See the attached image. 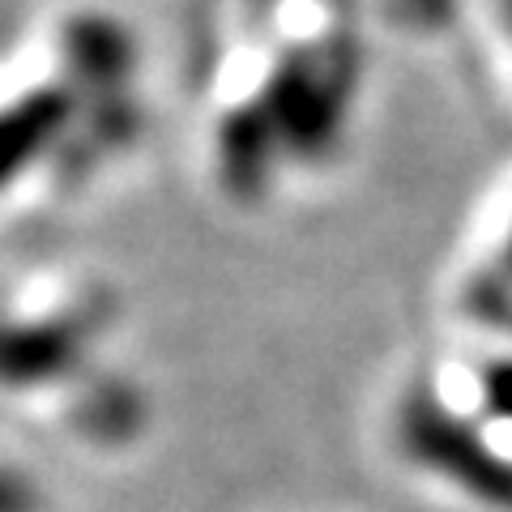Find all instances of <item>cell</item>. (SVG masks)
I'll return each instance as SVG.
<instances>
[{
  "mask_svg": "<svg viewBox=\"0 0 512 512\" xmlns=\"http://www.w3.org/2000/svg\"><path fill=\"white\" fill-rule=\"evenodd\" d=\"M500 5V18H504V26H508V35H512V0H495Z\"/></svg>",
  "mask_w": 512,
  "mask_h": 512,
  "instance_id": "cell-11",
  "label": "cell"
},
{
  "mask_svg": "<svg viewBox=\"0 0 512 512\" xmlns=\"http://www.w3.org/2000/svg\"><path fill=\"white\" fill-rule=\"evenodd\" d=\"M474 389H478V402H483L487 419L512 427V355H495L478 367Z\"/></svg>",
  "mask_w": 512,
  "mask_h": 512,
  "instance_id": "cell-8",
  "label": "cell"
},
{
  "mask_svg": "<svg viewBox=\"0 0 512 512\" xmlns=\"http://www.w3.org/2000/svg\"><path fill=\"white\" fill-rule=\"evenodd\" d=\"M0 512H30V487L13 474H0Z\"/></svg>",
  "mask_w": 512,
  "mask_h": 512,
  "instance_id": "cell-9",
  "label": "cell"
},
{
  "mask_svg": "<svg viewBox=\"0 0 512 512\" xmlns=\"http://www.w3.org/2000/svg\"><path fill=\"white\" fill-rule=\"evenodd\" d=\"M495 261H500L508 274H512V222H508V235H504V248H500V256H495Z\"/></svg>",
  "mask_w": 512,
  "mask_h": 512,
  "instance_id": "cell-10",
  "label": "cell"
},
{
  "mask_svg": "<svg viewBox=\"0 0 512 512\" xmlns=\"http://www.w3.org/2000/svg\"><path fill=\"white\" fill-rule=\"evenodd\" d=\"M94 325L82 312L9 316L0 320V384L5 389H47L77 380L90 359Z\"/></svg>",
  "mask_w": 512,
  "mask_h": 512,
  "instance_id": "cell-5",
  "label": "cell"
},
{
  "mask_svg": "<svg viewBox=\"0 0 512 512\" xmlns=\"http://www.w3.org/2000/svg\"><path fill=\"white\" fill-rule=\"evenodd\" d=\"M363 86V47L355 30L333 26L325 35L295 39L269 64L256 94L274 111L291 163H329L342 150Z\"/></svg>",
  "mask_w": 512,
  "mask_h": 512,
  "instance_id": "cell-1",
  "label": "cell"
},
{
  "mask_svg": "<svg viewBox=\"0 0 512 512\" xmlns=\"http://www.w3.org/2000/svg\"><path fill=\"white\" fill-rule=\"evenodd\" d=\"M461 303H466L470 320H478L483 329L512 338V274L500 261H487L483 269H474Z\"/></svg>",
  "mask_w": 512,
  "mask_h": 512,
  "instance_id": "cell-7",
  "label": "cell"
},
{
  "mask_svg": "<svg viewBox=\"0 0 512 512\" xmlns=\"http://www.w3.org/2000/svg\"><path fill=\"white\" fill-rule=\"evenodd\" d=\"M286 163H291V154H286L278 120L261 94L252 90L248 99L222 111L214 128V175L235 205H261L274 192Z\"/></svg>",
  "mask_w": 512,
  "mask_h": 512,
  "instance_id": "cell-6",
  "label": "cell"
},
{
  "mask_svg": "<svg viewBox=\"0 0 512 512\" xmlns=\"http://www.w3.org/2000/svg\"><path fill=\"white\" fill-rule=\"evenodd\" d=\"M77 120H82V99L64 77L26 86L0 103V197L18 188L35 167L64 154Z\"/></svg>",
  "mask_w": 512,
  "mask_h": 512,
  "instance_id": "cell-4",
  "label": "cell"
},
{
  "mask_svg": "<svg viewBox=\"0 0 512 512\" xmlns=\"http://www.w3.org/2000/svg\"><path fill=\"white\" fill-rule=\"evenodd\" d=\"M393 431L419 470L495 512H512V453H504L478 419L444 402L436 389H410L397 406Z\"/></svg>",
  "mask_w": 512,
  "mask_h": 512,
  "instance_id": "cell-2",
  "label": "cell"
},
{
  "mask_svg": "<svg viewBox=\"0 0 512 512\" xmlns=\"http://www.w3.org/2000/svg\"><path fill=\"white\" fill-rule=\"evenodd\" d=\"M60 77L77 90L82 103H116L133 99L141 47L116 13L77 9L56 30Z\"/></svg>",
  "mask_w": 512,
  "mask_h": 512,
  "instance_id": "cell-3",
  "label": "cell"
}]
</instances>
